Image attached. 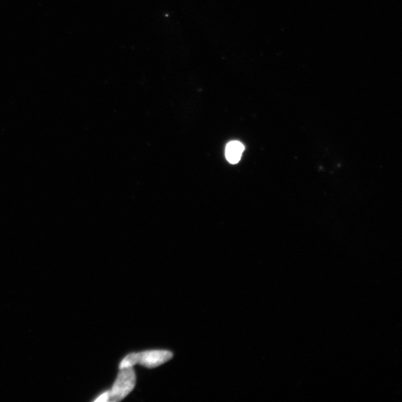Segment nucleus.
I'll return each instance as SVG.
<instances>
[{
    "mask_svg": "<svg viewBox=\"0 0 402 402\" xmlns=\"http://www.w3.org/2000/svg\"><path fill=\"white\" fill-rule=\"evenodd\" d=\"M136 373L133 366L120 369L112 389L109 392V401L118 402L126 397L135 388Z\"/></svg>",
    "mask_w": 402,
    "mask_h": 402,
    "instance_id": "obj_2",
    "label": "nucleus"
},
{
    "mask_svg": "<svg viewBox=\"0 0 402 402\" xmlns=\"http://www.w3.org/2000/svg\"><path fill=\"white\" fill-rule=\"evenodd\" d=\"M109 392L107 391V392H104L103 394L101 395L100 397L96 399L95 400V401H98V402L104 401L105 402V401H109Z\"/></svg>",
    "mask_w": 402,
    "mask_h": 402,
    "instance_id": "obj_4",
    "label": "nucleus"
},
{
    "mask_svg": "<svg viewBox=\"0 0 402 402\" xmlns=\"http://www.w3.org/2000/svg\"><path fill=\"white\" fill-rule=\"evenodd\" d=\"M244 150L245 146L243 143L238 141L229 142L225 150V156L228 162L231 164H238L243 156Z\"/></svg>",
    "mask_w": 402,
    "mask_h": 402,
    "instance_id": "obj_3",
    "label": "nucleus"
},
{
    "mask_svg": "<svg viewBox=\"0 0 402 402\" xmlns=\"http://www.w3.org/2000/svg\"><path fill=\"white\" fill-rule=\"evenodd\" d=\"M173 353L168 350H150L128 355L121 361L120 369L140 364L148 368H155L172 359Z\"/></svg>",
    "mask_w": 402,
    "mask_h": 402,
    "instance_id": "obj_1",
    "label": "nucleus"
}]
</instances>
